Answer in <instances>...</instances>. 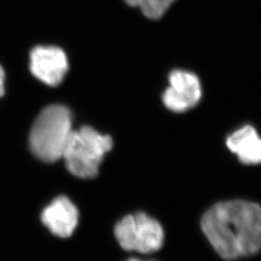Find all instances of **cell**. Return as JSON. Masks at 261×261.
Listing matches in <instances>:
<instances>
[{
  "instance_id": "cell-11",
  "label": "cell",
  "mask_w": 261,
  "mask_h": 261,
  "mask_svg": "<svg viewBox=\"0 0 261 261\" xmlns=\"http://www.w3.org/2000/svg\"><path fill=\"white\" fill-rule=\"evenodd\" d=\"M128 261H142V260H140V259H135V258H133V259H130V260H128ZM151 261H155V260H151Z\"/></svg>"
},
{
  "instance_id": "cell-3",
  "label": "cell",
  "mask_w": 261,
  "mask_h": 261,
  "mask_svg": "<svg viewBox=\"0 0 261 261\" xmlns=\"http://www.w3.org/2000/svg\"><path fill=\"white\" fill-rule=\"evenodd\" d=\"M113 141L110 136L102 135L90 126L73 130L62 158L68 170L76 177L93 178L105 155L111 151Z\"/></svg>"
},
{
  "instance_id": "cell-8",
  "label": "cell",
  "mask_w": 261,
  "mask_h": 261,
  "mask_svg": "<svg viewBox=\"0 0 261 261\" xmlns=\"http://www.w3.org/2000/svg\"><path fill=\"white\" fill-rule=\"evenodd\" d=\"M226 146L245 165H260L261 138L250 125L235 130L227 139Z\"/></svg>"
},
{
  "instance_id": "cell-4",
  "label": "cell",
  "mask_w": 261,
  "mask_h": 261,
  "mask_svg": "<svg viewBox=\"0 0 261 261\" xmlns=\"http://www.w3.org/2000/svg\"><path fill=\"white\" fill-rule=\"evenodd\" d=\"M114 235L122 249L129 252L153 253L165 243V230L155 218L144 212L127 215L115 224Z\"/></svg>"
},
{
  "instance_id": "cell-7",
  "label": "cell",
  "mask_w": 261,
  "mask_h": 261,
  "mask_svg": "<svg viewBox=\"0 0 261 261\" xmlns=\"http://www.w3.org/2000/svg\"><path fill=\"white\" fill-rule=\"evenodd\" d=\"M41 220L51 233L67 238L75 231L79 211L68 197L59 196L43 210Z\"/></svg>"
},
{
  "instance_id": "cell-10",
  "label": "cell",
  "mask_w": 261,
  "mask_h": 261,
  "mask_svg": "<svg viewBox=\"0 0 261 261\" xmlns=\"http://www.w3.org/2000/svg\"><path fill=\"white\" fill-rule=\"evenodd\" d=\"M4 83H5V73L2 67L0 66V98L4 95Z\"/></svg>"
},
{
  "instance_id": "cell-9",
  "label": "cell",
  "mask_w": 261,
  "mask_h": 261,
  "mask_svg": "<svg viewBox=\"0 0 261 261\" xmlns=\"http://www.w3.org/2000/svg\"><path fill=\"white\" fill-rule=\"evenodd\" d=\"M132 7H138L151 19H161L175 0H124Z\"/></svg>"
},
{
  "instance_id": "cell-6",
  "label": "cell",
  "mask_w": 261,
  "mask_h": 261,
  "mask_svg": "<svg viewBox=\"0 0 261 261\" xmlns=\"http://www.w3.org/2000/svg\"><path fill=\"white\" fill-rule=\"evenodd\" d=\"M30 70L44 84L56 86L68 71L67 56L59 47H34L30 54Z\"/></svg>"
},
{
  "instance_id": "cell-1",
  "label": "cell",
  "mask_w": 261,
  "mask_h": 261,
  "mask_svg": "<svg viewBox=\"0 0 261 261\" xmlns=\"http://www.w3.org/2000/svg\"><path fill=\"white\" fill-rule=\"evenodd\" d=\"M201 229L216 252L225 260L252 256L261 251V205L234 199L210 207Z\"/></svg>"
},
{
  "instance_id": "cell-5",
  "label": "cell",
  "mask_w": 261,
  "mask_h": 261,
  "mask_svg": "<svg viewBox=\"0 0 261 261\" xmlns=\"http://www.w3.org/2000/svg\"><path fill=\"white\" fill-rule=\"evenodd\" d=\"M168 84L162 100L169 111L187 112L199 103L202 88L195 73L186 70H173L168 75Z\"/></svg>"
},
{
  "instance_id": "cell-2",
  "label": "cell",
  "mask_w": 261,
  "mask_h": 261,
  "mask_svg": "<svg viewBox=\"0 0 261 261\" xmlns=\"http://www.w3.org/2000/svg\"><path fill=\"white\" fill-rule=\"evenodd\" d=\"M72 132L70 111L64 106H49L39 114L30 132L31 151L40 160L54 163L62 158Z\"/></svg>"
}]
</instances>
